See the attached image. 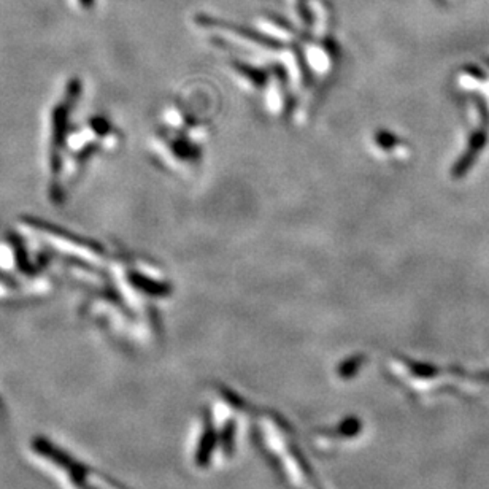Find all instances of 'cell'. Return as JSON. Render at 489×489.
<instances>
[{
	"mask_svg": "<svg viewBox=\"0 0 489 489\" xmlns=\"http://www.w3.org/2000/svg\"><path fill=\"white\" fill-rule=\"evenodd\" d=\"M4 418H5V402L2 397H0V421H2Z\"/></svg>",
	"mask_w": 489,
	"mask_h": 489,
	"instance_id": "obj_5",
	"label": "cell"
},
{
	"mask_svg": "<svg viewBox=\"0 0 489 489\" xmlns=\"http://www.w3.org/2000/svg\"><path fill=\"white\" fill-rule=\"evenodd\" d=\"M224 445H226V448H229V446L232 445V429H231V427L226 431V435H224Z\"/></svg>",
	"mask_w": 489,
	"mask_h": 489,
	"instance_id": "obj_4",
	"label": "cell"
},
{
	"mask_svg": "<svg viewBox=\"0 0 489 489\" xmlns=\"http://www.w3.org/2000/svg\"><path fill=\"white\" fill-rule=\"evenodd\" d=\"M214 444H216V435H214L213 427L207 424L204 429L202 439H200L199 441V448L196 453V462L199 466L209 464L210 456L214 450Z\"/></svg>",
	"mask_w": 489,
	"mask_h": 489,
	"instance_id": "obj_2",
	"label": "cell"
},
{
	"mask_svg": "<svg viewBox=\"0 0 489 489\" xmlns=\"http://www.w3.org/2000/svg\"><path fill=\"white\" fill-rule=\"evenodd\" d=\"M79 4H82L83 6H86V9H89V6H92L94 0H79Z\"/></svg>",
	"mask_w": 489,
	"mask_h": 489,
	"instance_id": "obj_6",
	"label": "cell"
},
{
	"mask_svg": "<svg viewBox=\"0 0 489 489\" xmlns=\"http://www.w3.org/2000/svg\"><path fill=\"white\" fill-rule=\"evenodd\" d=\"M359 427L361 424L358 423L356 419H346L344 424H341L340 427V431L344 435H354L358 431H359Z\"/></svg>",
	"mask_w": 489,
	"mask_h": 489,
	"instance_id": "obj_3",
	"label": "cell"
},
{
	"mask_svg": "<svg viewBox=\"0 0 489 489\" xmlns=\"http://www.w3.org/2000/svg\"><path fill=\"white\" fill-rule=\"evenodd\" d=\"M29 451L38 464L50 471L67 489H123L105 473L73 456L56 441L35 435L29 441Z\"/></svg>",
	"mask_w": 489,
	"mask_h": 489,
	"instance_id": "obj_1",
	"label": "cell"
}]
</instances>
